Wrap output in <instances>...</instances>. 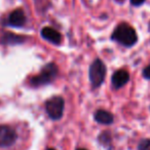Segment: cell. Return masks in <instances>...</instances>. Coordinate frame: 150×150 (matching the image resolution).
Masks as SVG:
<instances>
[{"label": "cell", "instance_id": "6da1fadb", "mask_svg": "<svg viewBox=\"0 0 150 150\" xmlns=\"http://www.w3.org/2000/svg\"><path fill=\"white\" fill-rule=\"evenodd\" d=\"M112 39L125 46H133L137 42L138 36L136 30L127 23L119 24L113 31Z\"/></svg>", "mask_w": 150, "mask_h": 150}, {"label": "cell", "instance_id": "7a4b0ae2", "mask_svg": "<svg viewBox=\"0 0 150 150\" xmlns=\"http://www.w3.org/2000/svg\"><path fill=\"white\" fill-rule=\"evenodd\" d=\"M57 74H58V67L54 63H50L42 68L39 74L31 78L30 83L32 86H40L43 84H47L57 77Z\"/></svg>", "mask_w": 150, "mask_h": 150}, {"label": "cell", "instance_id": "3957f363", "mask_svg": "<svg viewBox=\"0 0 150 150\" xmlns=\"http://www.w3.org/2000/svg\"><path fill=\"white\" fill-rule=\"evenodd\" d=\"M105 75H106V66L104 63L100 59L95 60L90 67V80L92 86L94 88L100 86L104 81Z\"/></svg>", "mask_w": 150, "mask_h": 150}, {"label": "cell", "instance_id": "277c9868", "mask_svg": "<svg viewBox=\"0 0 150 150\" xmlns=\"http://www.w3.org/2000/svg\"><path fill=\"white\" fill-rule=\"evenodd\" d=\"M45 110L52 119H60L64 112V100L62 97H52L46 101Z\"/></svg>", "mask_w": 150, "mask_h": 150}, {"label": "cell", "instance_id": "5b68a950", "mask_svg": "<svg viewBox=\"0 0 150 150\" xmlns=\"http://www.w3.org/2000/svg\"><path fill=\"white\" fill-rule=\"evenodd\" d=\"M17 140V133L9 125H0V147L11 146Z\"/></svg>", "mask_w": 150, "mask_h": 150}, {"label": "cell", "instance_id": "8992f818", "mask_svg": "<svg viewBox=\"0 0 150 150\" xmlns=\"http://www.w3.org/2000/svg\"><path fill=\"white\" fill-rule=\"evenodd\" d=\"M26 23V16L22 9H16L7 19V24L11 27H22Z\"/></svg>", "mask_w": 150, "mask_h": 150}, {"label": "cell", "instance_id": "52a82bcc", "mask_svg": "<svg viewBox=\"0 0 150 150\" xmlns=\"http://www.w3.org/2000/svg\"><path fill=\"white\" fill-rule=\"evenodd\" d=\"M129 74L127 71L120 69L117 70L116 72H114V74L112 75V84L115 88H120L129 82Z\"/></svg>", "mask_w": 150, "mask_h": 150}, {"label": "cell", "instance_id": "ba28073f", "mask_svg": "<svg viewBox=\"0 0 150 150\" xmlns=\"http://www.w3.org/2000/svg\"><path fill=\"white\" fill-rule=\"evenodd\" d=\"M41 35L44 39L48 40L52 43L54 44H59L62 40V36L59 33L57 30L52 29L50 27H44L43 29L41 30Z\"/></svg>", "mask_w": 150, "mask_h": 150}, {"label": "cell", "instance_id": "9c48e42d", "mask_svg": "<svg viewBox=\"0 0 150 150\" xmlns=\"http://www.w3.org/2000/svg\"><path fill=\"white\" fill-rule=\"evenodd\" d=\"M2 44H21L25 41V37L21 35H17L13 33H4V35L0 39Z\"/></svg>", "mask_w": 150, "mask_h": 150}, {"label": "cell", "instance_id": "30bf717a", "mask_svg": "<svg viewBox=\"0 0 150 150\" xmlns=\"http://www.w3.org/2000/svg\"><path fill=\"white\" fill-rule=\"evenodd\" d=\"M95 119L96 121H98L99 123L102 125H110L113 122V115L110 112L106 110H98L95 112Z\"/></svg>", "mask_w": 150, "mask_h": 150}, {"label": "cell", "instance_id": "8fae6325", "mask_svg": "<svg viewBox=\"0 0 150 150\" xmlns=\"http://www.w3.org/2000/svg\"><path fill=\"white\" fill-rule=\"evenodd\" d=\"M138 150H150V139H143L138 145Z\"/></svg>", "mask_w": 150, "mask_h": 150}, {"label": "cell", "instance_id": "7c38bea8", "mask_svg": "<svg viewBox=\"0 0 150 150\" xmlns=\"http://www.w3.org/2000/svg\"><path fill=\"white\" fill-rule=\"evenodd\" d=\"M143 76L146 79H150V65H148L143 70Z\"/></svg>", "mask_w": 150, "mask_h": 150}, {"label": "cell", "instance_id": "4fadbf2b", "mask_svg": "<svg viewBox=\"0 0 150 150\" xmlns=\"http://www.w3.org/2000/svg\"><path fill=\"white\" fill-rule=\"evenodd\" d=\"M145 1L146 0H131V3L133 5H135V6H140V5L143 4Z\"/></svg>", "mask_w": 150, "mask_h": 150}, {"label": "cell", "instance_id": "5bb4252c", "mask_svg": "<svg viewBox=\"0 0 150 150\" xmlns=\"http://www.w3.org/2000/svg\"><path fill=\"white\" fill-rule=\"evenodd\" d=\"M76 150H86V149H84V148H78V149H76Z\"/></svg>", "mask_w": 150, "mask_h": 150}, {"label": "cell", "instance_id": "9a60e30c", "mask_svg": "<svg viewBox=\"0 0 150 150\" xmlns=\"http://www.w3.org/2000/svg\"><path fill=\"white\" fill-rule=\"evenodd\" d=\"M46 150H54V148H48V149H46Z\"/></svg>", "mask_w": 150, "mask_h": 150}, {"label": "cell", "instance_id": "2e32d148", "mask_svg": "<svg viewBox=\"0 0 150 150\" xmlns=\"http://www.w3.org/2000/svg\"><path fill=\"white\" fill-rule=\"evenodd\" d=\"M117 1H123V0H117Z\"/></svg>", "mask_w": 150, "mask_h": 150}]
</instances>
